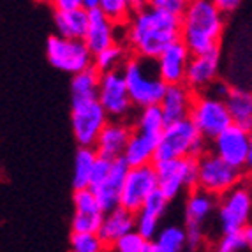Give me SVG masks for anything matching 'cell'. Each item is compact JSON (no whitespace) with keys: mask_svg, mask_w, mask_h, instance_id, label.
I'll return each mask as SVG.
<instances>
[{"mask_svg":"<svg viewBox=\"0 0 252 252\" xmlns=\"http://www.w3.org/2000/svg\"><path fill=\"white\" fill-rule=\"evenodd\" d=\"M132 16L124 25L126 44L134 57L156 62L171 44L180 41L182 18L152 7L148 2L130 0Z\"/></svg>","mask_w":252,"mask_h":252,"instance_id":"6da1fadb","label":"cell"},{"mask_svg":"<svg viewBox=\"0 0 252 252\" xmlns=\"http://www.w3.org/2000/svg\"><path fill=\"white\" fill-rule=\"evenodd\" d=\"M224 32V16L214 0H192L182 16L180 41L192 57L219 50Z\"/></svg>","mask_w":252,"mask_h":252,"instance_id":"7a4b0ae2","label":"cell"},{"mask_svg":"<svg viewBox=\"0 0 252 252\" xmlns=\"http://www.w3.org/2000/svg\"><path fill=\"white\" fill-rule=\"evenodd\" d=\"M120 71L126 78L127 90L134 108L145 109L160 104L168 85L159 78L154 60H145L130 55Z\"/></svg>","mask_w":252,"mask_h":252,"instance_id":"3957f363","label":"cell"},{"mask_svg":"<svg viewBox=\"0 0 252 252\" xmlns=\"http://www.w3.org/2000/svg\"><path fill=\"white\" fill-rule=\"evenodd\" d=\"M108 122V113L97 97L71 99V129L76 143L80 147L95 148L97 139Z\"/></svg>","mask_w":252,"mask_h":252,"instance_id":"277c9868","label":"cell"},{"mask_svg":"<svg viewBox=\"0 0 252 252\" xmlns=\"http://www.w3.org/2000/svg\"><path fill=\"white\" fill-rule=\"evenodd\" d=\"M154 168L159 180V192L171 201L184 189H198V159L184 157L175 160H157Z\"/></svg>","mask_w":252,"mask_h":252,"instance_id":"5b68a950","label":"cell"},{"mask_svg":"<svg viewBox=\"0 0 252 252\" xmlns=\"http://www.w3.org/2000/svg\"><path fill=\"white\" fill-rule=\"evenodd\" d=\"M189 120L196 126L198 132L206 141H214L227 127L233 126L226 101H219L206 92L198 94L194 97Z\"/></svg>","mask_w":252,"mask_h":252,"instance_id":"8992f818","label":"cell"},{"mask_svg":"<svg viewBox=\"0 0 252 252\" xmlns=\"http://www.w3.org/2000/svg\"><path fill=\"white\" fill-rule=\"evenodd\" d=\"M46 57L57 71L67 72L71 76L94 67V55L83 41H72L57 34L48 37Z\"/></svg>","mask_w":252,"mask_h":252,"instance_id":"52a82bcc","label":"cell"},{"mask_svg":"<svg viewBox=\"0 0 252 252\" xmlns=\"http://www.w3.org/2000/svg\"><path fill=\"white\" fill-rule=\"evenodd\" d=\"M244 173L224 162L214 152H208L198 159V189L210 194L214 198H220L236 185H240Z\"/></svg>","mask_w":252,"mask_h":252,"instance_id":"ba28073f","label":"cell"},{"mask_svg":"<svg viewBox=\"0 0 252 252\" xmlns=\"http://www.w3.org/2000/svg\"><path fill=\"white\" fill-rule=\"evenodd\" d=\"M252 214V192L247 185H236L235 189L220 196L217 201V222L220 235L242 233L249 226Z\"/></svg>","mask_w":252,"mask_h":252,"instance_id":"9c48e42d","label":"cell"},{"mask_svg":"<svg viewBox=\"0 0 252 252\" xmlns=\"http://www.w3.org/2000/svg\"><path fill=\"white\" fill-rule=\"evenodd\" d=\"M217 210V198L210 194L194 189L187 196L185 201V235H187V251L196 252L201 249L205 242V226L206 219Z\"/></svg>","mask_w":252,"mask_h":252,"instance_id":"30bf717a","label":"cell"},{"mask_svg":"<svg viewBox=\"0 0 252 252\" xmlns=\"http://www.w3.org/2000/svg\"><path fill=\"white\" fill-rule=\"evenodd\" d=\"M97 99L108 113L109 120H126L134 108L122 71H111L101 74Z\"/></svg>","mask_w":252,"mask_h":252,"instance_id":"8fae6325","label":"cell"},{"mask_svg":"<svg viewBox=\"0 0 252 252\" xmlns=\"http://www.w3.org/2000/svg\"><path fill=\"white\" fill-rule=\"evenodd\" d=\"M159 189V180L154 164L141 166V168H130L127 178L124 182L120 206L126 210L138 214L143 208L145 201Z\"/></svg>","mask_w":252,"mask_h":252,"instance_id":"7c38bea8","label":"cell"},{"mask_svg":"<svg viewBox=\"0 0 252 252\" xmlns=\"http://www.w3.org/2000/svg\"><path fill=\"white\" fill-rule=\"evenodd\" d=\"M199 132L189 118L177 124H169L164 129L157 147L156 162L157 160H175L190 157L192 145L199 138Z\"/></svg>","mask_w":252,"mask_h":252,"instance_id":"4fadbf2b","label":"cell"},{"mask_svg":"<svg viewBox=\"0 0 252 252\" xmlns=\"http://www.w3.org/2000/svg\"><path fill=\"white\" fill-rule=\"evenodd\" d=\"M212 145H214L215 156L220 157L224 162L233 166L235 169L244 171L249 156V132L233 124L219 138H215Z\"/></svg>","mask_w":252,"mask_h":252,"instance_id":"5bb4252c","label":"cell"},{"mask_svg":"<svg viewBox=\"0 0 252 252\" xmlns=\"http://www.w3.org/2000/svg\"><path fill=\"white\" fill-rule=\"evenodd\" d=\"M219 65H220V50L190 57L184 85L192 92H206L212 87V83L217 81Z\"/></svg>","mask_w":252,"mask_h":252,"instance_id":"9a60e30c","label":"cell"},{"mask_svg":"<svg viewBox=\"0 0 252 252\" xmlns=\"http://www.w3.org/2000/svg\"><path fill=\"white\" fill-rule=\"evenodd\" d=\"M190 51L187 50L182 41H177L175 44L168 48L156 60V69L159 78L168 85H184L187 65L190 62Z\"/></svg>","mask_w":252,"mask_h":252,"instance_id":"2e32d148","label":"cell"},{"mask_svg":"<svg viewBox=\"0 0 252 252\" xmlns=\"http://www.w3.org/2000/svg\"><path fill=\"white\" fill-rule=\"evenodd\" d=\"M132 132L134 127L129 120H109L95 143L97 156L111 160L122 159Z\"/></svg>","mask_w":252,"mask_h":252,"instance_id":"e0dca14e","label":"cell"},{"mask_svg":"<svg viewBox=\"0 0 252 252\" xmlns=\"http://www.w3.org/2000/svg\"><path fill=\"white\" fill-rule=\"evenodd\" d=\"M129 169L130 168L124 159H115L108 178L101 185H97L95 189H90L101 206L102 214H109L120 206V196H122L124 182H126Z\"/></svg>","mask_w":252,"mask_h":252,"instance_id":"ac0fdd59","label":"cell"},{"mask_svg":"<svg viewBox=\"0 0 252 252\" xmlns=\"http://www.w3.org/2000/svg\"><path fill=\"white\" fill-rule=\"evenodd\" d=\"M194 97H196L194 92L190 89H187L185 85H169L159 104V108L162 109L166 126L189 118Z\"/></svg>","mask_w":252,"mask_h":252,"instance_id":"d6986e66","label":"cell"},{"mask_svg":"<svg viewBox=\"0 0 252 252\" xmlns=\"http://www.w3.org/2000/svg\"><path fill=\"white\" fill-rule=\"evenodd\" d=\"M169 201L159 192V189L152 194L150 198L145 201L143 208L136 215V233L143 236L147 242H154V238L159 233V224L160 219L164 217L166 210H168Z\"/></svg>","mask_w":252,"mask_h":252,"instance_id":"ffe728a7","label":"cell"},{"mask_svg":"<svg viewBox=\"0 0 252 252\" xmlns=\"http://www.w3.org/2000/svg\"><path fill=\"white\" fill-rule=\"evenodd\" d=\"M83 42L90 50L92 55L101 53L106 48L113 46L117 41V27L109 20H106L101 9L89 13V30Z\"/></svg>","mask_w":252,"mask_h":252,"instance_id":"44dd1931","label":"cell"},{"mask_svg":"<svg viewBox=\"0 0 252 252\" xmlns=\"http://www.w3.org/2000/svg\"><path fill=\"white\" fill-rule=\"evenodd\" d=\"M132 231H136V215L122 208V206H118L117 210L104 214L101 229H99L97 236L109 249L115 242H118L120 238H124Z\"/></svg>","mask_w":252,"mask_h":252,"instance_id":"7402d4cb","label":"cell"},{"mask_svg":"<svg viewBox=\"0 0 252 252\" xmlns=\"http://www.w3.org/2000/svg\"><path fill=\"white\" fill-rule=\"evenodd\" d=\"M159 139L157 136L143 134L134 130L130 136L129 143L126 147L122 159L127 162L129 168H141V166H150L156 162L157 147H159Z\"/></svg>","mask_w":252,"mask_h":252,"instance_id":"603a6c76","label":"cell"},{"mask_svg":"<svg viewBox=\"0 0 252 252\" xmlns=\"http://www.w3.org/2000/svg\"><path fill=\"white\" fill-rule=\"evenodd\" d=\"M53 23L57 35L72 41H83L89 30V13L83 9L72 13H53Z\"/></svg>","mask_w":252,"mask_h":252,"instance_id":"cb8c5ba5","label":"cell"},{"mask_svg":"<svg viewBox=\"0 0 252 252\" xmlns=\"http://www.w3.org/2000/svg\"><path fill=\"white\" fill-rule=\"evenodd\" d=\"M226 106L229 109L231 120L235 126L244 129L245 132L252 130V92L244 89H231L227 95Z\"/></svg>","mask_w":252,"mask_h":252,"instance_id":"d4e9b609","label":"cell"},{"mask_svg":"<svg viewBox=\"0 0 252 252\" xmlns=\"http://www.w3.org/2000/svg\"><path fill=\"white\" fill-rule=\"evenodd\" d=\"M97 157L99 156H97L95 148H78L74 156V168H72V187H74V190L90 189V178H92Z\"/></svg>","mask_w":252,"mask_h":252,"instance_id":"484cf974","label":"cell"},{"mask_svg":"<svg viewBox=\"0 0 252 252\" xmlns=\"http://www.w3.org/2000/svg\"><path fill=\"white\" fill-rule=\"evenodd\" d=\"M152 244L160 252H185L187 251V235L185 227L178 224H168L159 229Z\"/></svg>","mask_w":252,"mask_h":252,"instance_id":"4316f807","label":"cell"},{"mask_svg":"<svg viewBox=\"0 0 252 252\" xmlns=\"http://www.w3.org/2000/svg\"><path fill=\"white\" fill-rule=\"evenodd\" d=\"M132 127H134V130H138V132L160 138L164 129H166V120H164L162 109H160L159 106H150V108L139 109L134 117Z\"/></svg>","mask_w":252,"mask_h":252,"instance_id":"83f0119b","label":"cell"},{"mask_svg":"<svg viewBox=\"0 0 252 252\" xmlns=\"http://www.w3.org/2000/svg\"><path fill=\"white\" fill-rule=\"evenodd\" d=\"M99 78L101 72L95 67H90L80 74L72 76L71 80V99H92L99 94Z\"/></svg>","mask_w":252,"mask_h":252,"instance_id":"f1b7e54d","label":"cell"},{"mask_svg":"<svg viewBox=\"0 0 252 252\" xmlns=\"http://www.w3.org/2000/svg\"><path fill=\"white\" fill-rule=\"evenodd\" d=\"M129 57L130 55L127 53V46H124L120 42H115L113 46H109L106 50H102L101 53L94 55V67L101 74L111 71H120Z\"/></svg>","mask_w":252,"mask_h":252,"instance_id":"f546056e","label":"cell"},{"mask_svg":"<svg viewBox=\"0 0 252 252\" xmlns=\"http://www.w3.org/2000/svg\"><path fill=\"white\" fill-rule=\"evenodd\" d=\"M101 13L115 27H124L132 16L130 0H101Z\"/></svg>","mask_w":252,"mask_h":252,"instance_id":"4dcf8cb0","label":"cell"},{"mask_svg":"<svg viewBox=\"0 0 252 252\" xmlns=\"http://www.w3.org/2000/svg\"><path fill=\"white\" fill-rule=\"evenodd\" d=\"M104 214H74L71 220L72 233L80 235H97L101 229Z\"/></svg>","mask_w":252,"mask_h":252,"instance_id":"1f68e13d","label":"cell"},{"mask_svg":"<svg viewBox=\"0 0 252 252\" xmlns=\"http://www.w3.org/2000/svg\"><path fill=\"white\" fill-rule=\"evenodd\" d=\"M71 252H106V245L97 235H80V233H72L71 240Z\"/></svg>","mask_w":252,"mask_h":252,"instance_id":"d6a6232c","label":"cell"},{"mask_svg":"<svg viewBox=\"0 0 252 252\" xmlns=\"http://www.w3.org/2000/svg\"><path fill=\"white\" fill-rule=\"evenodd\" d=\"M72 205H74V214H102L101 206L90 189L74 190Z\"/></svg>","mask_w":252,"mask_h":252,"instance_id":"836d02e7","label":"cell"},{"mask_svg":"<svg viewBox=\"0 0 252 252\" xmlns=\"http://www.w3.org/2000/svg\"><path fill=\"white\" fill-rule=\"evenodd\" d=\"M148 244L150 242H147L139 233L132 231L124 236V238H120L118 242H115L109 247V252H145Z\"/></svg>","mask_w":252,"mask_h":252,"instance_id":"e575fe53","label":"cell"},{"mask_svg":"<svg viewBox=\"0 0 252 252\" xmlns=\"http://www.w3.org/2000/svg\"><path fill=\"white\" fill-rule=\"evenodd\" d=\"M245 249L242 233H226L220 235L214 245V252H240Z\"/></svg>","mask_w":252,"mask_h":252,"instance_id":"d590c367","label":"cell"},{"mask_svg":"<svg viewBox=\"0 0 252 252\" xmlns=\"http://www.w3.org/2000/svg\"><path fill=\"white\" fill-rule=\"evenodd\" d=\"M111 166H113V160L111 159L97 157V162L92 171V178H90V189H95L97 185H101L108 178L109 171H111Z\"/></svg>","mask_w":252,"mask_h":252,"instance_id":"8d00e7d4","label":"cell"},{"mask_svg":"<svg viewBox=\"0 0 252 252\" xmlns=\"http://www.w3.org/2000/svg\"><path fill=\"white\" fill-rule=\"evenodd\" d=\"M148 4H150L152 7L173 14V16L182 18L185 13V9H187V5H189V2H184V0H150Z\"/></svg>","mask_w":252,"mask_h":252,"instance_id":"74e56055","label":"cell"},{"mask_svg":"<svg viewBox=\"0 0 252 252\" xmlns=\"http://www.w3.org/2000/svg\"><path fill=\"white\" fill-rule=\"evenodd\" d=\"M55 13H72L78 9H83V0H55L51 2Z\"/></svg>","mask_w":252,"mask_h":252,"instance_id":"f35d334b","label":"cell"},{"mask_svg":"<svg viewBox=\"0 0 252 252\" xmlns=\"http://www.w3.org/2000/svg\"><path fill=\"white\" fill-rule=\"evenodd\" d=\"M206 94L212 97H215V99H219V101H226L227 95L231 94V87L229 85H226L224 81H215V83H212V87L208 90H206Z\"/></svg>","mask_w":252,"mask_h":252,"instance_id":"ab89813d","label":"cell"},{"mask_svg":"<svg viewBox=\"0 0 252 252\" xmlns=\"http://www.w3.org/2000/svg\"><path fill=\"white\" fill-rule=\"evenodd\" d=\"M215 7L220 11V14H229V13H235L236 9L242 5L240 0H214Z\"/></svg>","mask_w":252,"mask_h":252,"instance_id":"60d3db41","label":"cell"},{"mask_svg":"<svg viewBox=\"0 0 252 252\" xmlns=\"http://www.w3.org/2000/svg\"><path fill=\"white\" fill-rule=\"evenodd\" d=\"M242 238H244L245 249L252 251V224H249V226L245 227L244 231H242Z\"/></svg>","mask_w":252,"mask_h":252,"instance_id":"b9f144b4","label":"cell"},{"mask_svg":"<svg viewBox=\"0 0 252 252\" xmlns=\"http://www.w3.org/2000/svg\"><path fill=\"white\" fill-rule=\"evenodd\" d=\"M101 7V0H83V11L87 13H92Z\"/></svg>","mask_w":252,"mask_h":252,"instance_id":"7bdbcfd3","label":"cell"},{"mask_svg":"<svg viewBox=\"0 0 252 252\" xmlns=\"http://www.w3.org/2000/svg\"><path fill=\"white\" fill-rule=\"evenodd\" d=\"M245 169L252 171V130L249 132V156H247V166Z\"/></svg>","mask_w":252,"mask_h":252,"instance_id":"ee69618b","label":"cell"},{"mask_svg":"<svg viewBox=\"0 0 252 252\" xmlns=\"http://www.w3.org/2000/svg\"><path fill=\"white\" fill-rule=\"evenodd\" d=\"M145 252H160V251H159V249H157L156 245H154V244H152V242H150V244L147 245V249H145Z\"/></svg>","mask_w":252,"mask_h":252,"instance_id":"f6af8a7d","label":"cell"}]
</instances>
